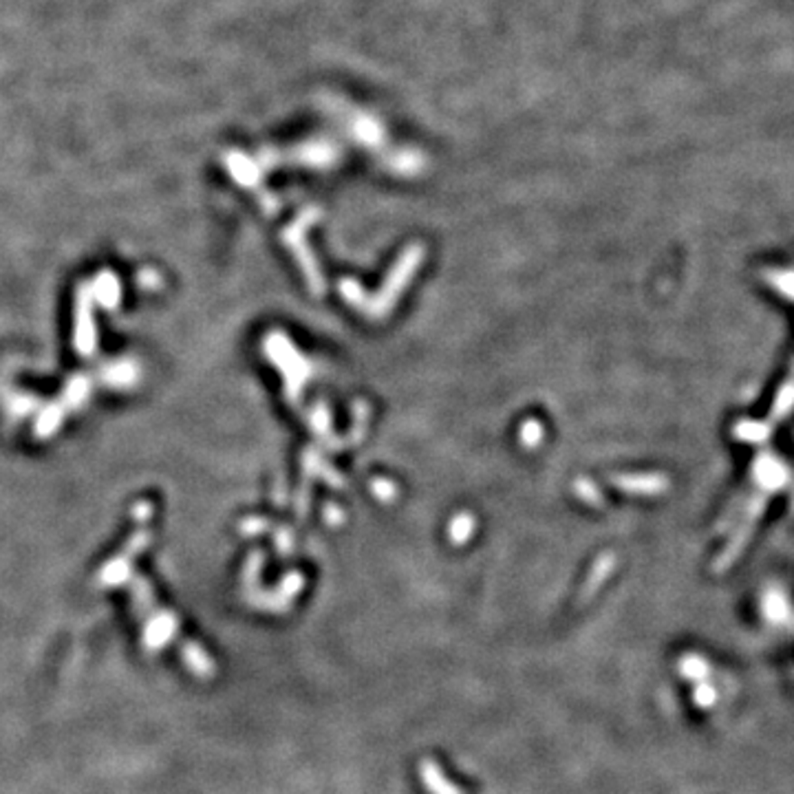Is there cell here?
<instances>
[{"instance_id":"obj_1","label":"cell","mask_w":794,"mask_h":794,"mask_svg":"<svg viewBox=\"0 0 794 794\" xmlns=\"http://www.w3.org/2000/svg\"><path fill=\"white\" fill-rule=\"evenodd\" d=\"M419 779H422V786L431 794H463L462 788L454 786L433 759H424L419 763Z\"/></svg>"}]
</instances>
